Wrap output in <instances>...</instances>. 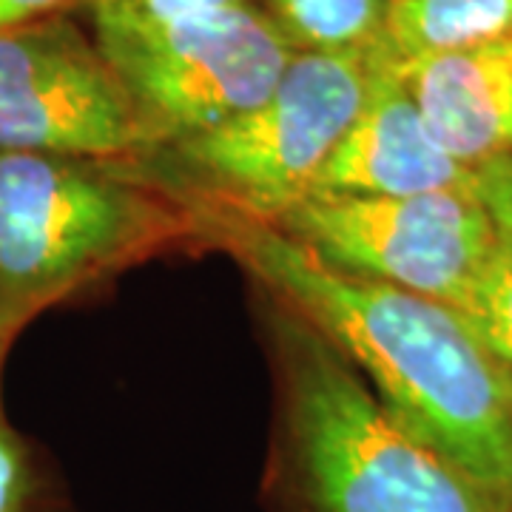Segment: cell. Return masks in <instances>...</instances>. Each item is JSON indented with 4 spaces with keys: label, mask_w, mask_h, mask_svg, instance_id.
I'll return each instance as SVG.
<instances>
[{
    "label": "cell",
    "mask_w": 512,
    "mask_h": 512,
    "mask_svg": "<svg viewBox=\"0 0 512 512\" xmlns=\"http://www.w3.org/2000/svg\"><path fill=\"white\" fill-rule=\"evenodd\" d=\"M177 194L188 202L202 242L234 256L274 302L319 330L393 421L495 510L512 512V373L456 308L333 271L274 222Z\"/></svg>",
    "instance_id": "6da1fadb"
},
{
    "label": "cell",
    "mask_w": 512,
    "mask_h": 512,
    "mask_svg": "<svg viewBox=\"0 0 512 512\" xmlns=\"http://www.w3.org/2000/svg\"><path fill=\"white\" fill-rule=\"evenodd\" d=\"M279 493L288 512H498L413 439L319 330L276 302Z\"/></svg>",
    "instance_id": "7a4b0ae2"
},
{
    "label": "cell",
    "mask_w": 512,
    "mask_h": 512,
    "mask_svg": "<svg viewBox=\"0 0 512 512\" xmlns=\"http://www.w3.org/2000/svg\"><path fill=\"white\" fill-rule=\"evenodd\" d=\"M197 237L188 202L134 163L0 151V325L35 316L131 262Z\"/></svg>",
    "instance_id": "3957f363"
},
{
    "label": "cell",
    "mask_w": 512,
    "mask_h": 512,
    "mask_svg": "<svg viewBox=\"0 0 512 512\" xmlns=\"http://www.w3.org/2000/svg\"><path fill=\"white\" fill-rule=\"evenodd\" d=\"M370 69L373 49L350 55L296 52L254 109L174 140L148 160L171 163L180 177L171 185L177 191L276 222L311 194L330 151L362 109Z\"/></svg>",
    "instance_id": "277c9868"
},
{
    "label": "cell",
    "mask_w": 512,
    "mask_h": 512,
    "mask_svg": "<svg viewBox=\"0 0 512 512\" xmlns=\"http://www.w3.org/2000/svg\"><path fill=\"white\" fill-rule=\"evenodd\" d=\"M92 29L163 146L254 109L296 55L259 3L157 26Z\"/></svg>",
    "instance_id": "5b68a950"
},
{
    "label": "cell",
    "mask_w": 512,
    "mask_h": 512,
    "mask_svg": "<svg viewBox=\"0 0 512 512\" xmlns=\"http://www.w3.org/2000/svg\"><path fill=\"white\" fill-rule=\"evenodd\" d=\"M163 148L69 12L0 29V151L146 163Z\"/></svg>",
    "instance_id": "8992f818"
},
{
    "label": "cell",
    "mask_w": 512,
    "mask_h": 512,
    "mask_svg": "<svg viewBox=\"0 0 512 512\" xmlns=\"http://www.w3.org/2000/svg\"><path fill=\"white\" fill-rule=\"evenodd\" d=\"M333 271L461 308L495 242L473 188L410 197H305L274 222Z\"/></svg>",
    "instance_id": "52a82bcc"
},
{
    "label": "cell",
    "mask_w": 512,
    "mask_h": 512,
    "mask_svg": "<svg viewBox=\"0 0 512 512\" xmlns=\"http://www.w3.org/2000/svg\"><path fill=\"white\" fill-rule=\"evenodd\" d=\"M473 180L476 171L436 143L399 69L376 46L362 109L330 151L308 197H410L473 188Z\"/></svg>",
    "instance_id": "ba28073f"
},
{
    "label": "cell",
    "mask_w": 512,
    "mask_h": 512,
    "mask_svg": "<svg viewBox=\"0 0 512 512\" xmlns=\"http://www.w3.org/2000/svg\"><path fill=\"white\" fill-rule=\"evenodd\" d=\"M396 69L424 126L456 163L476 171L510 157L512 32Z\"/></svg>",
    "instance_id": "9c48e42d"
},
{
    "label": "cell",
    "mask_w": 512,
    "mask_h": 512,
    "mask_svg": "<svg viewBox=\"0 0 512 512\" xmlns=\"http://www.w3.org/2000/svg\"><path fill=\"white\" fill-rule=\"evenodd\" d=\"M512 32V0H393L379 49L402 66Z\"/></svg>",
    "instance_id": "30bf717a"
},
{
    "label": "cell",
    "mask_w": 512,
    "mask_h": 512,
    "mask_svg": "<svg viewBox=\"0 0 512 512\" xmlns=\"http://www.w3.org/2000/svg\"><path fill=\"white\" fill-rule=\"evenodd\" d=\"M296 52L350 55L382 43L390 0H259Z\"/></svg>",
    "instance_id": "8fae6325"
},
{
    "label": "cell",
    "mask_w": 512,
    "mask_h": 512,
    "mask_svg": "<svg viewBox=\"0 0 512 512\" xmlns=\"http://www.w3.org/2000/svg\"><path fill=\"white\" fill-rule=\"evenodd\" d=\"M458 313L512 373V237L495 234L493 248Z\"/></svg>",
    "instance_id": "7c38bea8"
},
{
    "label": "cell",
    "mask_w": 512,
    "mask_h": 512,
    "mask_svg": "<svg viewBox=\"0 0 512 512\" xmlns=\"http://www.w3.org/2000/svg\"><path fill=\"white\" fill-rule=\"evenodd\" d=\"M0 512H66L60 484L35 444L9 419L0 373Z\"/></svg>",
    "instance_id": "4fadbf2b"
},
{
    "label": "cell",
    "mask_w": 512,
    "mask_h": 512,
    "mask_svg": "<svg viewBox=\"0 0 512 512\" xmlns=\"http://www.w3.org/2000/svg\"><path fill=\"white\" fill-rule=\"evenodd\" d=\"M254 3L259 0H80L92 26H157Z\"/></svg>",
    "instance_id": "5bb4252c"
},
{
    "label": "cell",
    "mask_w": 512,
    "mask_h": 512,
    "mask_svg": "<svg viewBox=\"0 0 512 512\" xmlns=\"http://www.w3.org/2000/svg\"><path fill=\"white\" fill-rule=\"evenodd\" d=\"M473 191L498 234L512 237V154L476 168Z\"/></svg>",
    "instance_id": "9a60e30c"
},
{
    "label": "cell",
    "mask_w": 512,
    "mask_h": 512,
    "mask_svg": "<svg viewBox=\"0 0 512 512\" xmlns=\"http://www.w3.org/2000/svg\"><path fill=\"white\" fill-rule=\"evenodd\" d=\"M74 6H80V0H0V29L72 12Z\"/></svg>",
    "instance_id": "2e32d148"
},
{
    "label": "cell",
    "mask_w": 512,
    "mask_h": 512,
    "mask_svg": "<svg viewBox=\"0 0 512 512\" xmlns=\"http://www.w3.org/2000/svg\"><path fill=\"white\" fill-rule=\"evenodd\" d=\"M15 336L9 330L0 325V373H3V365H6V356H9V348H12Z\"/></svg>",
    "instance_id": "e0dca14e"
},
{
    "label": "cell",
    "mask_w": 512,
    "mask_h": 512,
    "mask_svg": "<svg viewBox=\"0 0 512 512\" xmlns=\"http://www.w3.org/2000/svg\"><path fill=\"white\" fill-rule=\"evenodd\" d=\"M390 3H393V0H390Z\"/></svg>",
    "instance_id": "ac0fdd59"
}]
</instances>
